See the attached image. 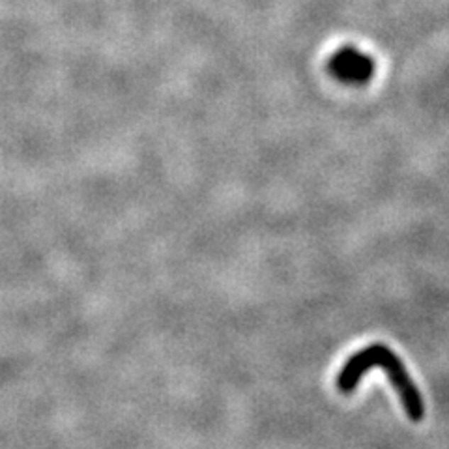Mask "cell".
Here are the masks:
<instances>
[{
    "instance_id": "2",
    "label": "cell",
    "mask_w": 449,
    "mask_h": 449,
    "mask_svg": "<svg viewBox=\"0 0 449 449\" xmlns=\"http://www.w3.org/2000/svg\"><path fill=\"white\" fill-rule=\"evenodd\" d=\"M328 70L341 83L365 84L371 81L375 72H377V62L362 49L346 45L331 55Z\"/></svg>"
},
{
    "instance_id": "1",
    "label": "cell",
    "mask_w": 449,
    "mask_h": 449,
    "mask_svg": "<svg viewBox=\"0 0 449 449\" xmlns=\"http://www.w3.org/2000/svg\"><path fill=\"white\" fill-rule=\"evenodd\" d=\"M375 367L384 369L393 389L397 392L399 399L403 403L406 416L412 419L414 423H419L425 418L423 395L419 393L418 386L414 384V380L408 375L403 360L389 346L382 345V343L369 345L367 348L348 357V362L341 367V371L337 375V389L343 395H350L357 387V384L362 382L365 372L369 369H375Z\"/></svg>"
}]
</instances>
